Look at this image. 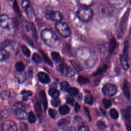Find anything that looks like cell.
<instances>
[{"mask_svg":"<svg viewBox=\"0 0 131 131\" xmlns=\"http://www.w3.org/2000/svg\"><path fill=\"white\" fill-rule=\"evenodd\" d=\"M2 131H17L16 124L12 121L8 120L4 122L2 125Z\"/></svg>","mask_w":131,"mask_h":131,"instance_id":"cell-9","label":"cell"},{"mask_svg":"<svg viewBox=\"0 0 131 131\" xmlns=\"http://www.w3.org/2000/svg\"><path fill=\"white\" fill-rule=\"evenodd\" d=\"M15 69L17 71H23L25 69V66L24 63L21 61H18L15 64Z\"/></svg>","mask_w":131,"mask_h":131,"instance_id":"cell-31","label":"cell"},{"mask_svg":"<svg viewBox=\"0 0 131 131\" xmlns=\"http://www.w3.org/2000/svg\"><path fill=\"white\" fill-rule=\"evenodd\" d=\"M19 127H20V131H28V126L26 123H24V122L20 123Z\"/></svg>","mask_w":131,"mask_h":131,"instance_id":"cell-41","label":"cell"},{"mask_svg":"<svg viewBox=\"0 0 131 131\" xmlns=\"http://www.w3.org/2000/svg\"><path fill=\"white\" fill-rule=\"evenodd\" d=\"M45 17L48 20L58 23L61 21L62 19L63 15L62 13L58 10H50L46 13Z\"/></svg>","mask_w":131,"mask_h":131,"instance_id":"cell-7","label":"cell"},{"mask_svg":"<svg viewBox=\"0 0 131 131\" xmlns=\"http://www.w3.org/2000/svg\"><path fill=\"white\" fill-rule=\"evenodd\" d=\"M28 120L30 123H34L36 121V117L32 112H30L28 116Z\"/></svg>","mask_w":131,"mask_h":131,"instance_id":"cell-40","label":"cell"},{"mask_svg":"<svg viewBox=\"0 0 131 131\" xmlns=\"http://www.w3.org/2000/svg\"><path fill=\"white\" fill-rule=\"evenodd\" d=\"M80 107V106L79 104L78 103H76V104L75 105V111L76 112H78L79 110Z\"/></svg>","mask_w":131,"mask_h":131,"instance_id":"cell-50","label":"cell"},{"mask_svg":"<svg viewBox=\"0 0 131 131\" xmlns=\"http://www.w3.org/2000/svg\"><path fill=\"white\" fill-rule=\"evenodd\" d=\"M129 2H130V4H131V0H129Z\"/></svg>","mask_w":131,"mask_h":131,"instance_id":"cell-52","label":"cell"},{"mask_svg":"<svg viewBox=\"0 0 131 131\" xmlns=\"http://www.w3.org/2000/svg\"><path fill=\"white\" fill-rule=\"evenodd\" d=\"M15 25V21L8 15L3 14L1 15L0 26L1 28L5 30H11Z\"/></svg>","mask_w":131,"mask_h":131,"instance_id":"cell-5","label":"cell"},{"mask_svg":"<svg viewBox=\"0 0 131 131\" xmlns=\"http://www.w3.org/2000/svg\"><path fill=\"white\" fill-rule=\"evenodd\" d=\"M21 94L24 96H23V100L24 101H27L28 97V96H31L32 95V92L30 91H21Z\"/></svg>","mask_w":131,"mask_h":131,"instance_id":"cell-33","label":"cell"},{"mask_svg":"<svg viewBox=\"0 0 131 131\" xmlns=\"http://www.w3.org/2000/svg\"><path fill=\"white\" fill-rule=\"evenodd\" d=\"M48 92L49 94L53 98H58L59 95V92L55 88H51Z\"/></svg>","mask_w":131,"mask_h":131,"instance_id":"cell-21","label":"cell"},{"mask_svg":"<svg viewBox=\"0 0 131 131\" xmlns=\"http://www.w3.org/2000/svg\"><path fill=\"white\" fill-rule=\"evenodd\" d=\"M71 63V64L73 66V67L74 68V69L77 70V71H79L81 70V67L74 60H71L70 61Z\"/></svg>","mask_w":131,"mask_h":131,"instance_id":"cell-46","label":"cell"},{"mask_svg":"<svg viewBox=\"0 0 131 131\" xmlns=\"http://www.w3.org/2000/svg\"><path fill=\"white\" fill-rule=\"evenodd\" d=\"M10 56V53L8 51H7L5 49H1V54H0V58L1 61H4L8 58H9Z\"/></svg>","mask_w":131,"mask_h":131,"instance_id":"cell-19","label":"cell"},{"mask_svg":"<svg viewBox=\"0 0 131 131\" xmlns=\"http://www.w3.org/2000/svg\"><path fill=\"white\" fill-rule=\"evenodd\" d=\"M84 102L89 105H92L93 103V97L92 95H88L84 98Z\"/></svg>","mask_w":131,"mask_h":131,"instance_id":"cell-37","label":"cell"},{"mask_svg":"<svg viewBox=\"0 0 131 131\" xmlns=\"http://www.w3.org/2000/svg\"><path fill=\"white\" fill-rule=\"evenodd\" d=\"M58 69L61 74L67 76L71 77L74 74L73 71L64 63L60 64L58 66Z\"/></svg>","mask_w":131,"mask_h":131,"instance_id":"cell-10","label":"cell"},{"mask_svg":"<svg viewBox=\"0 0 131 131\" xmlns=\"http://www.w3.org/2000/svg\"><path fill=\"white\" fill-rule=\"evenodd\" d=\"M51 103L52 106L54 107H57L60 104V101L58 99H57V98H53V99L51 100Z\"/></svg>","mask_w":131,"mask_h":131,"instance_id":"cell-43","label":"cell"},{"mask_svg":"<svg viewBox=\"0 0 131 131\" xmlns=\"http://www.w3.org/2000/svg\"><path fill=\"white\" fill-rule=\"evenodd\" d=\"M70 86L69 83L65 81H62L60 83V89L63 91H68V90L70 89Z\"/></svg>","mask_w":131,"mask_h":131,"instance_id":"cell-26","label":"cell"},{"mask_svg":"<svg viewBox=\"0 0 131 131\" xmlns=\"http://www.w3.org/2000/svg\"><path fill=\"white\" fill-rule=\"evenodd\" d=\"M123 92L125 96L128 99H129L130 96V88L128 82L126 80H125L123 83Z\"/></svg>","mask_w":131,"mask_h":131,"instance_id":"cell-16","label":"cell"},{"mask_svg":"<svg viewBox=\"0 0 131 131\" xmlns=\"http://www.w3.org/2000/svg\"><path fill=\"white\" fill-rule=\"evenodd\" d=\"M14 115L15 117L19 120H24L27 117V113L25 111L24 109L19 108L14 111Z\"/></svg>","mask_w":131,"mask_h":131,"instance_id":"cell-14","label":"cell"},{"mask_svg":"<svg viewBox=\"0 0 131 131\" xmlns=\"http://www.w3.org/2000/svg\"><path fill=\"white\" fill-rule=\"evenodd\" d=\"M32 60L36 63H39L41 62V58L39 54L36 53H34L32 57Z\"/></svg>","mask_w":131,"mask_h":131,"instance_id":"cell-29","label":"cell"},{"mask_svg":"<svg viewBox=\"0 0 131 131\" xmlns=\"http://www.w3.org/2000/svg\"><path fill=\"white\" fill-rule=\"evenodd\" d=\"M70 122V118L69 117H68L67 118L60 119L58 121V125L59 126H64L68 125Z\"/></svg>","mask_w":131,"mask_h":131,"instance_id":"cell-24","label":"cell"},{"mask_svg":"<svg viewBox=\"0 0 131 131\" xmlns=\"http://www.w3.org/2000/svg\"><path fill=\"white\" fill-rule=\"evenodd\" d=\"M66 100H67V103H68L69 104H70L72 105H73L74 102H75L74 99L72 97H67L66 99Z\"/></svg>","mask_w":131,"mask_h":131,"instance_id":"cell-49","label":"cell"},{"mask_svg":"<svg viewBox=\"0 0 131 131\" xmlns=\"http://www.w3.org/2000/svg\"><path fill=\"white\" fill-rule=\"evenodd\" d=\"M38 77L39 81L43 83H48L50 81L49 76L42 72H40L38 73Z\"/></svg>","mask_w":131,"mask_h":131,"instance_id":"cell-17","label":"cell"},{"mask_svg":"<svg viewBox=\"0 0 131 131\" xmlns=\"http://www.w3.org/2000/svg\"><path fill=\"white\" fill-rule=\"evenodd\" d=\"M35 111L36 112V113L37 114V116L39 119H41L42 118V111H41V105L39 103L36 102L34 106Z\"/></svg>","mask_w":131,"mask_h":131,"instance_id":"cell-20","label":"cell"},{"mask_svg":"<svg viewBox=\"0 0 131 131\" xmlns=\"http://www.w3.org/2000/svg\"><path fill=\"white\" fill-rule=\"evenodd\" d=\"M102 103H103L104 106L106 108H109L112 105V103H111V101L110 100L105 99V98H104L102 100Z\"/></svg>","mask_w":131,"mask_h":131,"instance_id":"cell-39","label":"cell"},{"mask_svg":"<svg viewBox=\"0 0 131 131\" xmlns=\"http://www.w3.org/2000/svg\"><path fill=\"white\" fill-rule=\"evenodd\" d=\"M10 43V40H5L4 41H3L2 43H1V49H4L5 47H7Z\"/></svg>","mask_w":131,"mask_h":131,"instance_id":"cell-48","label":"cell"},{"mask_svg":"<svg viewBox=\"0 0 131 131\" xmlns=\"http://www.w3.org/2000/svg\"><path fill=\"white\" fill-rule=\"evenodd\" d=\"M15 77L19 83L24 82L27 78L26 73L24 71H16L14 74Z\"/></svg>","mask_w":131,"mask_h":131,"instance_id":"cell-15","label":"cell"},{"mask_svg":"<svg viewBox=\"0 0 131 131\" xmlns=\"http://www.w3.org/2000/svg\"><path fill=\"white\" fill-rule=\"evenodd\" d=\"M24 108H25V106H24L23 104H22L20 102H16L15 104H14V105L12 106V109L14 111L15 110H16L19 109V108L24 109Z\"/></svg>","mask_w":131,"mask_h":131,"instance_id":"cell-38","label":"cell"},{"mask_svg":"<svg viewBox=\"0 0 131 131\" xmlns=\"http://www.w3.org/2000/svg\"><path fill=\"white\" fill-rule=\"evenodd\" d=\"M55 28L58 33L63 37L67 38L71 36V31L68 25L65 23L59 21L56 24Z\"/></svg>","mask_w":131,"mask_h":131,"instance_id":"cell-4","label":"cell"},{"mask_svg":"<svg viewBox=\"0 0 131 131\" xmlns=\"http://www.w3.org/2000/svg\"><path fill=\"white\" fill-rule=\"evenodd\" d=\"M78 19L84 23H86L91 20L94 12L90 7H79L76 12Z\"/></svg>","mask_w":131,"mask_h":131,"instance_id":"cell-3","label":"cell"},{"mask_svg":"<svg viewBox=\"0 0 131 131\" xmlns=\"http://www.w3.org/2000/svg\"><path fill=\"white\" fill-rule=\"evenodd\" d=\"M110 115L113 119H117L119 117V113L115 108H112L110 111Z\"/></svg>","mask_w":131,"mask_h":131,"instance_id":"cell-25","label":"cell"},{"mask_svg":"<svg viewBox=\"0 0 131 131\" xmlns=\"http://www.w3.org/2000/svg\"><path fill=\"white\" fill-rule=\"evenodd\" d=\"M21 6L28 16L32 14V7L29 0H21Z\"/></svg>","mask_w":131,"mask_h":131,"instance_id":"cell-11","label":"cell"},{"mask_svg":"<svg viewBox=\"0 0 131 131\" xmlns=\"http://www.w3.org/2000/svg\"><path fill=\"white\" fill-rule=\"evenodd\" d=\"M13 10L15 11V12L18 15H20L21 14V12L19 7V6L18 5L17 2L16 1H14L13 2Z\"/></svg>","mask_w":131,"mask_h":131,"instance_id":"cell-27","label":"cell"},{"mask_svg":"<svg viewBox=\"0 0 131 131\" xmlns=\"http://www.w3.org/2000/svg\"><path fill=\"white\" fill-rule=\"evenodd\" d=\"M97 125L99 129H100V130H104L106 128V125L105 123L102 120L98 121L97 123Z\"/></svg>","mask_w":131,"mask_h":131,"instance_id":"cell-36","label":"cell"},{"mask_svg":"<svg viewBox=\"0 0 131 131\" xmlns=\"http://www.w3.org/2000/svg\"><path fill=\"white\" fill-rule=\"evenodd\" d=\"M21 50L23 53V54L27 57H29L31 54V52L30 50L28 48V47L25 45H22L21 46Z\"/></svg>","mask_w":131,"mask_h":131,"instance_id":"cell-28","label":"cell"},{"mask_svg":"<svg viewBox=\"0 0 131 131\" xmlns=\"http://www.w3.org/2000/svg\"><path fill=\"white\" fill-rule=\"evenodd\" d=\"M40 53H41V55H42V58L44 60V61L46 62V63H47L48 64H49V66H51V67H53V63H52V62L51 61V60L49 59V58L48 57V56L46 54H45V53H43V52H40Z\"/></svg>","mask_w":131,"mask_h":131,"instance_id":"cell-30","label":"cell"},{"mask_svg":"<svg viewBox=\"0 0 131 131\" xmlns=\"http://www.w3.org/2000/svg\"><path fill=\"white\" fill-rule=\"evenodd\" d=\"M40 37L43 42L48 47L57 48L60 43L58 36L52 30L49 29H44L40 32Z\"/></svg>","mask_w":131,"mask_h":131,"instance_id":"cell-2","label":"cell"},{"mask_svg":"<svg viewBox=\"0 0 131 131\" xmlns=\"http://www.w3.org/2000/svg\"><path fill=\"white\" fill-rule=\"evenodd\" d=\"M107 69V66L106 65H103V66L101 67L100 68L98 69L93 74L94 76H96L102 74L104 72H105Z\"/></svg>","mask_w":131,"mask_h":131,"instance_id":"cell-23","label":"cell"},{"mask_svg":"<svg viewBox=\"0 0 131 131\" xmlns=\"http://www.w3.org/2000/svg\"><path fill=\"white\" fill-rule=\"evenodd\" d=\"M67 92L70 95L72 96H76L78 93V89L75 87H72V88L70 87Z\"/></svg>","mask_w":131,"mask_h":131,"instance_id":"cell-32","label":"cell"},{"mask_svg":"<svg viewBox=\"0 0 131 131\" xmlns=\"http://www.w3.org/2000/svg\"><path fill=\"white\" fill-rule=\"evenodd\" d=\"M122 115L125 121L131 124V106H127L122 111Z\"/></svg>","mask_w":131,"mask_h":131,"instance_id":"cell-13","label":"cell"},{"mask_svg":"<svg viewBox=\"0 0 131 131\" xmlns=\"http://www.w3.org/2000/svg\"><path fill=\"white\" fill-rule=\"evenodd\" d=\"M10 1H12V0H10Z\"/></svg>","mask_w":131,"mask_h":131,"instance_id":"cell-53","label":"cell"},{"mask_svg":"<svg viewBox=\"0 0 131 131\" xmlns=\"http://www.w3.org/2000/svg\"><path fill=\"white\" fill-rule=\"evenodd\" d=\"M78 82L80 84H86L89 81V79L86 77L79 76L77 78Z\"/></svg>","mask_w":131,"mask_h":131,"instance_id":"cell-35","label":"cell"},{"mask_svg":"<svg viewBox=\"0 0 131 131\" xmlns=\"http://www.w3.org/2000/svg\"><path fill=\"white\" fill-rule=\"evenodd\" d=\"M84 111H85V113H86V114H87V115H88V116H89V118H90V112H89V109H88L87 107H84Z\"/></svg>","mask_w":131,"mask_h":131,"instance_id":"cell-51","label":"cell"},{"mask_svg":"<svg viewBox=\"0 0 131 131\" xmlns=\"http://www.w3.org/2000/svg\"><path fill=\"white\" fill-rule=\"evenodd\" d=\"M51 56L53 58V59L55 61L59 60L60 58L59 54L58 52H52L51 53Z\"/></svg>","mask_w":131,"mask_h":131,"instance_id":"cell-42","label":"cell"},{"mask_svg":"<svg viewBox=\"0 0 131 131\" xmlns=\"http://www.w3.org/2000/svg\"><path fill=\"white\" fill-rule=\"evenodd\" d=\"M77 57L79 61L86 67H90L95 62V54L90 49L86 47H81L77 52Z\"/></svg>","mask_w":131,"mask_h":131,"instance_id":"cell-1","label":"cell"},{"mask_svg":"<svg viewBox=\"0 0 131 131\" xmlns=\"http://www.w3.org/2000/svg\"><path fill=\"white\" fill-rule=\"evenodd\" d=\"M49 115L52 118H55L57 115V112L54 109L50 108L49 110Z\"/></svg>","mask_w":131,"mask_h":131,"instance_id":"cell-45","label":"cell"},{"mask_svg":"<svg viewBox=\"0 0 131 131\" xmlns=\"http://www.w3.org/2000/svg\"><path fill=\"white\" fill-rule=\"evenodd\" d=\"M39 97L40 98V100L41 101V102L42 103L43 108L45 110H46L48 106V103H47V97L45 94V92L44 91H41L39 92Z\"/></svg>","mask_w":131,"mask_h":131,"instance_id":"cell-18","label":"cell"},{"mask_svg":"<svg viewBox=\"0 0 131 131\" xmlns=\"http://www.w3.org/2000/svg\"><path fill=\"white\" fill-rule=\"evenodd\" d=\"M116 46V43L115 40L113 38L110 40V45H109V50L111 53L114 51V49H115Z\"/></svg>","mask_w":131,"mask_h":131,"instance_id":"cell-34","label":"cell"},{"mask_svg":"<svg viewBox=\"0 0 131 131\" xmlns=\"http://www.w3.org/2000/svg\"><path fill=\"white\" fill-rule=\"evenodd\" d=\"M102 92L104 95L108 97H112L117 93V87L115 84L106 83L103 86Z\"/></svg>","mask_w":131,"mask_h":131,"instance_id":"cell-8","label":"cell"},{"mask_svg":"<svg viewBox=\"0 0 131 131\" xmlns=\"http://www.w3.org/2000/svg\"><path fill=\"white\" fill-rule=\"evenodd\" d=\"M70 109L68 106L67 105H64L60 106L59 108V112L61 115H66L69 113Z\"/></svg>","mask_w":131,"mask_h":131,"instance_id":"cell-22","label":"cell"},{"mask_svg":"<svg viewBox=\"0 0 131 131\" xmlns=\"http://www.w3.org/2000/svg\"><path fill=\"white\" fill-rule=\"evenodd\" d=\"M77 131H90L89 128L86 125H81L80 126Z\"/></svg>","mask_w":131,"mask_h":131,"instance_id":"cell-47","label":"cell"},{"mask_svg":"<svg viewBox=\"0 0 131 131\" xmlns=\"http://www.w3.org/2000/svg\"><path fill=\"white\" fill-rule=\"evenodd\" d=\"M9 115V112L7 110H3L1 112V117L2 119H5Z\"/></svg>","mask_w":131,"mask_h":131,"instance_id":"cell-44","label":"cell"},{"mask_svg":"<svg viewBox=\"0 0 131 131\" xmlns=\"http://www.w3.org/2000/svg\"><path fill=\"white\" fill-rule=\"evenodd\" d=\"M128 43L126 41L124 42V48L122 54L120 55V62L123 68L127 70L129 69V64L128 62Z\"/></svg>","mask_w":131,"mask_h":131,"instance_id":"cell-6","label":"cell"},{"mask_svg":"<svg viewBox=\"0 0 131 131\" xmlns=\"http://www.w3.org/2000/svg\"><path fill=\"white\" fill-rule=\"evenodd\" d=\"M77 5L79 7H90L93 6L96 0H75Z\"/></svg>","mask_w":131,"mask_h":131,"instance_id":"cell-12","label":"cell"}]
</instances>
